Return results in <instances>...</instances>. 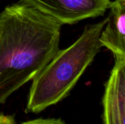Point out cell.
Returning <instances> with one entry per match:
<instances>
[{
  "label": "cell",
  "instance_id": "9",
  "mask_svg": "<svg viewBox=\"0 0 125 124\" xmlns=\"http://www.w3.org/2000/svg\"><path fill=\"white\" fill-rule=\"evenodd\" d=\"M120 1H125V0H120Z\"/></svg>",
  "mask_w": 125,
  "mask_h": 124
},
{
  "label": "cell",
  "instance_id": "6",
  "mask_svg": "<svg viewBox=\"0 0 125 124\" xmlns=\"http://www.w3.org/2000/svg\"><path fill=\"white\" fill-rule=\"evenodd\" d=\"M21 124H67L62 120L58 118H37L22 122Z\"/></svg>",
  "mask_w": 125,
  "mask_h": 124
},
{
  "label": "cell",
  "instance_id": "8",
  "mask_svg": "<svg viewBox=\"0 0 125 124\" xmlns=\"http://www.w3.org/2000/svg\"><path fill=\"white\" fill-rule=\"evenodd\" d=\"M15 124V122H14V123H12V124Z\"/></svg>",
  "mask_w": 125,
  "mask_h": 124
},
{
  "label": "cell",
  "instance_id": "4",
  "mask_svg": "<svg viewBox=\"0 0 125 124\" xmlns=\"http://www.w3.org/2000/svg\"><path fill=\"white\" fill-rule=\"evenodd\" d=\"M103 124H125V58H115L105 84Z\"/></svg>",
  "mask_w": 125,
  "mask_h": 124
},
{
  "label": "cell",
  "instance_id": "7",
  "mask_svg": "<svg viewBox=\"0 0 125 124\" xmlns=\"http://www.w3.org/2000/svg\"><path fill=\"white\" fill-rule=\"evenodd\" d=\"M15 122L12 115L0 113V124H11Z\"/></svg>",
  "mask_w": 125,
  "mask_h": 124
},
{
  "label": "cell",
  "instance_id": "5",
  "mask_svg": "<svg viewBox=\"0 0 125 124\" xmlns=\"http://www.w3.org/2000/svg\"><path fill=\"white\" fill-rule=\"evenodd\" d=\"M108 9L109 14L100 33V42L115 58H125V1H111Z\"/></svg>",
  "mask_w": 125,
  "mask_h": 124
},
{
  "label": "cell",
  "instance_id": "3",
  "mask_svg": "<svg viewBox=\"0 0 125 124\" xmlns=\"http://www.w3.org/2000/svg\"><path fill=\"white\" fill-rule=\"evenodd\" d=\"M23 3L53 18L62 25L104 15L110 0H21Z\"/></svg>",
  "mask_w": 125,
  "mask_h": 124
},
{
  "label": "cell",
  "instance_id": "2",
  "mask_svg": "<svg viewBox=\"0 0 125 124\" xmlns=\"http://www.w3.org/2000/svg\"><path fill=\"white\" fill-rule=\"evenodd\" d=\"M106 21L86 26L79 37L68 48L59 49L32 80L26 113H40L70 94L102 48L99 38Z\"/></svg>",
  "mask_w": 125,
  "mask_h": 124
},
{
  "label": "cell",
  "instance_id": "1",
  "mask_svg": "<svg viewBox=\"0 0 125 124\" xmlns=\"http://www.w3.org/2000/svg\"><path fill=\"white\" fill-rule=\"evenodd\" d=\"M62 26L21 1L0 12V105L32 80L56 55Z\"/></svg>",
  "mask_w": 125,
  "mask_h": 124
}]
</instances>
